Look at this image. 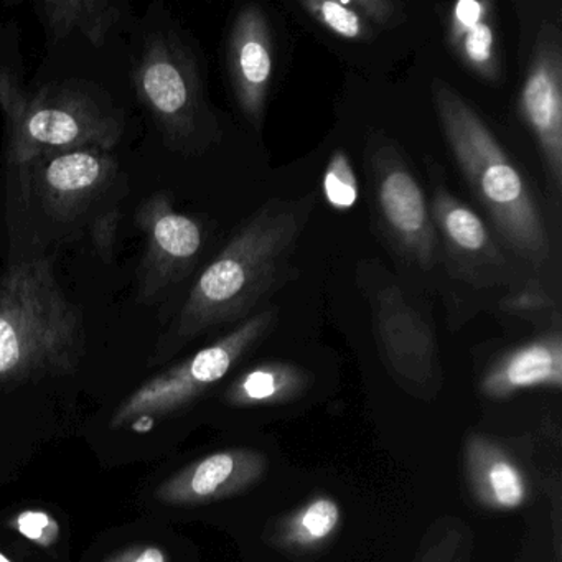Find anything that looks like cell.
Listing matches in <instances>:
<instances>
[{"instance_id":"obj_1","label":"cell","mask_w":562,"mask_h":562,"mask_svg":"<svg viewBox=\"0 0 562 562\" xmlns=\"http://www.w3.org/2000/svg\"><path fill=\"white\" fill-rule=\"evenodd\" d=\"M314 203L308 195L288 202L271 200L258 210L190 289L173 327L176 337L190 340L248 317L284 281Z\"/></svg>"},{"instance_id":"obj_2","label":"cell","mask_w":562,"mask_h":562,"mask_svg":"<svg viewBox=\"0 0 562 562\" xmlns=\"http://www.w3.org/2000/svg\"><path fill=\"white\" fill-rule=\"evenodd\" d=\"M432 97L453 159L499 236L532 271H542L551 256V239L525 177L482 117L452 87L436 80Z\"/></svg>"},{"instance_id":"obj_3","label":"cell","mask_w":562,"mask_h":562,"mask_svg":"<svg viewBox=\"0 0 562 562\" xmlns=\"http://www.w3.org/2000/svg\"><path fill=\"white\" fill-rule=\"evenodd\" d=\"M85 347L80 308L50 262L22 259L0 276V383L70 373Z\"/></svg>"},{"instance_id":"obj_4","label":"cell","mask_w":562,"mask_h":562,"mask_svg":"<svg viewBox=\"0 0 562 562\" xmlns=\"http://www.w3.org/2000/svg\"><path fill=\"white\" fill-rule=\"evenodd\" d=\"M0 110L8 123L12 162L29 164L67 150H111L123 124L81 91L45 90L29 94L14 75L0 70Z\"/></svg>"},{"instance_id":"obj_5","label":"cell","mask_w":562,"mask_h":562,"mask_svg":"<svg viewBox=\"0 0 562 562\" xmlns=\"http://www.w3.org/2000/svg\"><path fill=\"white\" fill-rule=\"evenodd\" d=\"M137 98L167 143L189 150L200 143L212 114L192 55L170 32H154L144 42L133 70Z\"/></svg>"},{"instance_id":"obj_6","label":"cell","mask_w":562,"mask_h":562,"mask_svg":"<svg viewBox=\"0 0 562 562\" xmlns=\"http://www.w3.org/2000/svg\"><path fill=\"white\" fill-rule=\"evenodd\" d=\"M276 321L278 308H266L261 314L246 318L215 344L147 381L121 404L111 426L121 427L134 419L164 416L192 403L223 380L271 331Z\"/></svg>"},{"instance_id":"obj_7","label":"cell","mask_w":562,"mask_h":562,"mask_svg":"<svg viewBox=\"0 0 562 562\" xmlns=\"http://www.w3.org/2000/svg\"><path fill=\"white\" fill-rule=\"evenodd\" d=\"M378 213L394 248L423 269L432 268L437 233L426 195L396 147L374 146L371 156Z\"/></svg>"},{"instance_id":"obj_8","label":"cell","mask_w":562,"mask_h":562,"mask_svg":"<svg viewBox=\"0 0 562 562\" xmlns=\"http://www.w3.org/2000/svg\"><path fill=\"white\" fill-rule=\"evenodd\" d=\"M136 223L144 235L139 268V294L146 302L159 299L182 282L202 255V225L192 216L177 212L167 193L150 195L140 203Z\"/></svg>"},{"instance_id":"obj_9","label":"cell","mask_w":562,"mask_h":562,"mask_svg":"<svg viewBox=\"0 0 562 562\" xmlns=\"http://www.w3.org/2000/svg\"><path fill=\"white\" fill-rule=\"evenodd\" d=\"M519 114L541 150L549 189L562 192V41L558 25L546 24L536 35Z\"/></svg>"},{"instance_id":"obj_10","label":"cell","mask_w":562,"mask_h":562,"mask_svg":"<svg viewBox=\"0 0 562 562\" xmlns=\"http://www.w3.org/2000/svg\"><path fill=\"white\" fill-rule=\"evenodd\" d=\"M374 334L394 378L413 390H437L440 383L436 335L429 322L396 285L373 297Z\"/></svg>"},{"instance_id":"obj_11","label":"cell","mask_w":562,"mask_h":562,"mask_svg":"<svg viewBox=\"0 0 562 562\" xmlns=\"http://www.w3.org/2000/svg\"><path fill=\"white\" fill-rule=\"evenodd\" d=\"M228 71L239 110L261 130L274 75V47L268 19L256 5H246L233 22Z\"/></svg>"},{"instance_id":"obj_12","label":"cell","mask_w":562,"mask_h":562,"mask_svg":"<svg viewBox=\"0 0 562 562\" xmlns=\"http://www.w3.org/2000/svg\"><path fill=\"white\" fill-rule=\"evenodd\" d=\"M37 176V190L52 216L74 220L88 209L116 176L117 164L110 150L97 147L67 150L45 157Z\"/></svg>"},{"instance_id":"obj_13","label":"cell","mask_w":562,"mask_h":562,"mask_svg":"<svg viewBox=\"0 0 562 562\" xmlns=\"http://www.w3.org/2000/svg\"><path fill=\"white\" fill-rule=\"evenodd\" d=\"M268 460L251 449H229L196 460L157 488L167 505H199L238 495L262 479Z\"/></svg>"},{"instance_id":"obj_14","label":"cell","mask_w":562,"mask_h":562,"mask_svg":"<svg viewBox=\"0 0 562 562\" xmlns=\"http://www.w3.org/2000/svg\"><path fill=\"white\" fill-rule=\"evenodd\" d=\"M561 384V334L551 331L503 355L483 374L480 391L492 400H503L532 387L559 390Z\"/></svg>"},{"instance_id":"obj_15","label":"cell","mask_w":562,"mask_h":562,"mask_svg":"<svg viewBox=\"0 0 562 562\" xmlns=\"http://www.w3.org/2000/svg\"><path fill=\"white\" fill-rule=\"evenodd\" d=\"M429 210L437 236L442 238L453 261L462 265L467 271L505 266V259L482 218L456 199L442 183L434 186L432 206Z\"/></svg>"},{"instance_id":"obj_16","label":"cell","mask_w":562,"mask_h":562,"mask_svg":"<svg viewBox=\"0 0 562 562\" xmlns=\"http://www.w3.org/2000/svg\"><path fill=\"white\" fill-rule=\"evenodd\" d=\"M465 470L480 505L513 512L528 499V480L518 463L488 437L472 434L465 442Z\"/></svg>"},{"instance_id":"obj_17","label":"cell","mask_w":562,"mask_h":562,"mask_svg":"<svg viewBox=\"0 0 562 562\" xmlns=\"http://www.w3.org/2000/svg\"><path fill=\"white\" fill-rule=\"evenodd\" d=\"M447 42L463 67L485 81L502 77L495 4L488 0H459L447 18Z\"/></svg>"},{"instance_id":"obj_18","label":"cell","mask_w":562,"mask_h":562,"mask_svg":"<svg viewBox=\"0 0 562 562\" xmlns=\"http://www.w3.org/2000/svg\"><path fill=\"white\" fill-rule=\"evenodd\" d=\"M35 9L52 37L80 34L94 47L106 44L121 19L120 8L103 0H45Z\"/></svg>"},{"instance_id":"obj_19","label":"cell","mask_w":562,"mask_h":562,"mask_svg":"<svg viewBox=\"0 0 562 562\" xmlns=\"http://www.w3.org/2000/svg\"><path fill=\"white\" fill-rule=\"evenodd\" d=\"M308 374L291 363H261L239 374L226 391L232 406H271L295 400L307 390Z\"/></svg>"},{"instance_id":"obj_20","label":"cell","mask_w":562,"mask_h":562,"mask_svg":"<svg viewBox=\"0 0 562 562\" xmlns=\"http://www.w3.org/2000/svg\"><path fill=\"white\" fill-rule=\"evenodd\" d=\"M341 506L331 496L321 495L308 499L279 522L276 541L288 549L312 551L330 541L340 528Z\"/></svg>"},{"instance_id":"obj_21","label":"cell","mask_w":562,"mask_h":562,"mask_svg":"<svg viewBox=\"0 0 562 562\" xmlns=\"http://www.w3.org/2000/svg\"><path fill=\"white\" fill-rule=\"evenodd\" d=\"M301 8L322 27L344 41L358 42L370 37V24L347 4V0H305Z\"/></svg>"},{"instance_id":"obj_22","label":"cell","mask_w":562,"mask_h":562,"mask_svg":"<svg viewBox=\"0 0 562 562\" xmlns=\"http://www.w3.org/2000/svg\"><path fill=\"white\" fill-rule=\"evenodd\" d=\"M324 195L338 212H347L357 203L358 180L344 150L337 149L331 154L330 162L325 169Z\"/></svg>"},{"instance_id":"obj_23","label":"cell","mask_w":562,"mask_h":562,"mask_svg":"<svg viewBox=\"0 0 562 562\" xmlns=\"http://www.w3.org/2000/svg\"><path fill=\"white\" fill-rule=\"evenodd\" d=\"M11 526L41 548H52L60 538V525L57 519L42 509H25L19 513L12 519Z\"/></svg>"},{"instance_id":"obj_24","label":"cell","mask_w":562,"mask_h":562,"mask_svg":"<svg viewBox=\"0 0 562 562\" xmlns=\"http://www.w3.org/2000/svg\"><path fill=\"white\" fill-rule=\"evenodd\" d=\"M121 220H123V213L117 209H111L97 216L91 225V241L104 261L113 256L117 235H120Z\"/></svg>"},{"instance_id":"obj_25","label":"cell","mask_w":562,"mask_h":562,"mask_svg":"<svg viewBox=\"0 0 562 562\" xmlns=\"http://www.w3.org/2000/svg\"><path fill=\"white\" fill-rule=\"evenodd\" d=\"M462 548V532L457 528H442L424 546L419 562H450Z\"/></svg>"},{"instance_id":"obj_26","label":"cell","mask_w":562,"mask_h":562,"mask_svg":"<svg viewBox=\"0 0 562 562\" xmlns=\"http://www.w3.org/2000/svg\"><path fill=\"white\" fill-rule=\"evenodd\" d=\"M347 4L364 19L368 24L390 27L397 18L400 5L391 0H347Z\"/></svg>"},{"instance_id":"obj_27","label":"cell","mask_w":562,"mask_h":562,"mask_svg":"<svg viewBox=\"0 0 562 562\" xmlns=\"http://www.w3.org/2000/svg\"><path fill=\"white\" fill-rule=\"evenodd\" d=\"M104 562H167V555L159 546H133Z\"/></svg>"},{"instance_id":"obj_28","label":"cell","mask_w":562,"mask_h":562,"mask_svg":"<svg viewBox=\"0 0 562 562\" xmlns=\"http://www.w3.org/2000/svg\"><path fill=\"white\" fill-rule=\"evenodd\" d=\"M462 549L463 548L459 549V552H457V554L453 555L452 561H450V562H463Z\"/></svg>"},{"instance_id":"obj_29","label":"cell","mask_w":562,"mask_h":562,"mask_svg":"<svg viewBox=\"0 0 562 562\" xmlns=\"http://www.w3.org/2000/svg\"><path fill=\"white\" fill-rule=\"evenodd\" d=\"M0 562H12L11 559L8 558V555L2 554L0 552Z\"/></svg>"}]
</instances>
